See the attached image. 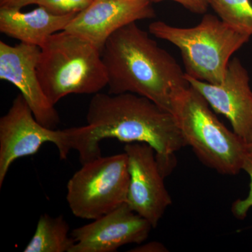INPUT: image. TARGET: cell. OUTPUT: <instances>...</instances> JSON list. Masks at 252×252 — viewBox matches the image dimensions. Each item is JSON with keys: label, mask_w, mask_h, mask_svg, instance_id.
Here are the masks:
<instances>
[{"label": "cell", "mask_w": 252, "mask_h": 252, "mask_svg": "<svg viewBox=\"0 0 252 252\" xmlns=\"http://www.w3.org/2000/svg\"><path fill=\"white\" fill-rule=\"evenodd\" d=\"M81 165L67 187L66 198L74 216L95 220L126 203L130 174L125 152Z\"/></svg>", "instance_id": "obj_7"}, {"label": "cell", "mask_w": 252, "mask_h": 252, "mask_svg": "<svg viewBox=\"0 0 252 252\" xmlns=\"http://www.w3.org/2000/svg\"><path fill=\"white\" fill-rule=\"evenodd\" d=\"M101 54L109 94H139L171 112L172 91L189 84L171 55L136 23L114 32Z\"/></svg>", "instance_id": "obj_1"}, {"label": "cell", "mask_w": 252, "mask_h": 252, "mask_svg": "<svg viewBox=\"0 0 252 252\" xmlns=\"http://www.w3.org/2000/svg\"><path fill=\"white\" fill-rule=\"evenodd\" d=\"M40 52L39 46L0 41V79L17 88L37 122L56 129L61 122L59 114L43 90L36 71Z\"/></svg>", "instance_id": "obj_10"}, {"label": "cell", "mask_w": 252, "mask_h": 252, "mask_svg": "<svg viewBox=\"0 0 252 252\" xmlns=\"http://www.w3.org/2000/svg\"><path fill=\"white\" fill-rule=\"evenodd\" d=\"M151 0H94L64 31L90 41L102 52L109 37L124 26L155 16Z\"/></svg>", "instance_id": "obj_12"}, {"label": "cell", "mask_w": 252, "mask_h": 252, "mask_svg": "<svg viewBox=\"0 0 252 252\" xmlns=\"http://www.w3.org/2000/svg\"><path fill=\"white\" fill-rule=\"evenodd\" d=\"M130 184L126 203L157 228L172 200L164 185V177L156 152L145 143L126 144Z\"/></svg>", "instance_id": "obj_8"}, {"label": "cell", "mask_w": 252, "mask_h": 252, "mask_svg": "<svg viewBox=\"0 0 252 252\" xmlns=\"http://www.w3.org/2000/svg\"><path fill=\"white\" fill-rule=\"evenodd\" d=\"M76 15H56L40 6L27 12L0 7V32L21 43L41 48L50 36L64 31Z\"/></svg>", "instance_id": "obj_13"}, {"label": "cell", "mask_w": 252, "mask_h": 252, "mask_svg": "<svg viewBox=\"0 0 252 252\" xmlns=\"http://www.w3.org/2000/svg\"><path fill=\"white\" fill-rule=\"evenodd\" d=\"M69 225L62 215L53 217L41 215L35 232L24 252H70L74 245L69 236Z\"/></svg>", "instance_id": "obj_14"}, {"label": "cell", "mask_w": 252, "mask_h": 252, "mask_svg": "<svg viewBox=\"0 0 252 252\" xmlns=\"http://www.w3.org/2000/svg\"><path fill=\"white\" fill-rule=\"evenodd\" d=\"M223 22L252 35V4L250 0H208Z\"/></svg>", "instance_id": "obj_15"}, {"label": "cell", "mask_w": 252, "mask_h": 252, "mask_svg": "<svg viewBox=\"0 0 252 252\" xmlns=\"http://www.w3.org/2000/svg\"><path fill=\"white\" fill-rule=\"evenodd\" d=\"M151 1L158 2L164 0H151ZM170 1L179 3L189 11L198 14H205L210 6L208 0H170Z\"/></svg>", "instance_id": "obj_18"}, {"label": "cell", "mask_w": 252, "mask_h": 252, "mask_svg": "<svg viewBox=\"0 0 252 252\" xmlns=\"http://www.w3.org/2000/svg\"><path fill=\"white\" fill-rule=\"evenodd\" d=\"M94 0H38L37 6L56 15L78 14L87 9Z\"/></svg>", "instance_id": "obj_16"}, {"label": "cell", "mask_w": 252, "mask_h": 252, "mask_svg": "<svg viewBox=\"0 0 252 252\" xmlns=\"http://www.w3.org/2000/svg\"><path fill=\"white\" fill-rule=\"evenodd\" d=\"M129 252H168L166 247L159 242H150V243L140 244L138 247L132 249Z\"/></svg>", "instance_id": "obj_19"}, {"label": "cell", "mask_w": 252, "mask_h": 252, "mask_svg": "<svg viewBox=\"0 0 252 252\" xmlns=\"http://www.w3.org/2000/svg\"><path fill=\"white\" fill-rule=\"evenodd\" d=\"M36 71L54 105L69 94H97L108 84L101 51L66 31L50 36L41 48Z\"/></svg>", "instance_id": "obj_4"}, {"label": "cell", "mask_w": 252, "mask_h": 252, "mask_svg": "<svg viewBox=\"0 0 252 252\" xmlns=\"http://www.w3.org/2000/svg\"><path fill=\"white\" fill-rule=\"evenodd\" d=\"M246 147L248 153H252V143L246 144Z\"/></svg>", "instance_id": "obj_21"}, {"label": "cell", "mask_w": 252, "mask_h": 252, "mask_svg": "<svg viewBox=\"0 0 252 252\" xmlns=\"http://www.w3.org/2000/svg\"><path fill=\"white\" fill-rule=\"evenodd\" d=\"M149 31L180 50L187 75L214 84L223 82L230 58L252 36L211 14H205L194 27L158 21L151 23Z\"/></svg>", "instance_id": "obj_5"}, {"label": "cell", "mask_w": 252, "mask_h": 252, "mask_svg": "<svg viewBox=\"0 0 252 252\" xmlns=\"http://www.w3.org/2000/svg\"><path fill=\"white\" fill-rule=\"evenodd\" d=\"M86 121L98 145L109 138L149 144L165 177L175 167L176 152L187 146L173 114L137 94H94Z\"/></svg>", "instance_id": "obj_2"}, {"label": "cell", "mask_w": 252, "mask_h": 252, "mask_svg": "<svg viewBox=\"0 0 252 252\" xmlns=\"http://www.w3.org/2000/svg\"><path fill=\"white\" fill-rule=\"evenodd\" d=\"M171 113L187 145L204 165L221 175H235L243 170L246 143L219 120L189 84L172 91Z\"/></svg>", "instance_id": "obj_3"}, {"label": "cell", "mask_w": 252, "mask_h": 252, "mask_svg": "<svg viewBox=\"0 0 252 252\" xmlns=\"http://www.w3.org/2000/svg\"><path fill=\"white\" fill-rule=\"evenodd\" d=\"M153 227L127 203L72 230L70 252H115L130 244L147 240Z\"/></svg>", "instance_id": "obj_11"}, {"label": "cell", "mask_w": 252, "mask_h": 252, "mask_svg": "<svg viewBox=\"0 0 252 252\" xmlns=\"http://www.w3.org/2000/svg\"><path fill=\"white\" fill-rule=\"evenodd\" d=\"M243 170L250 177V190L248 196L238 199L232 205V213L238 220H243L248 215L249 210L252 207V153H248L244 161Z\"/></svg>", "instance_id": "obj_17"}, {"label": "cell", "mask_w": 252, "mask_h": 252, "mask_svg": "<svg viewBox=\"0 0 252 252\" xmlns=\"http://www.w3.org/2000/svg\"><path fill=\"white\" fill-rule=\"evenodd\" d=\"M38 0H0V7L21 9L28 5L36 4Z\"/></svg>", "instance_id": "obj_20"}, {"label": "cell", "mask_w": 252, "mask_h": 252, "mask_svg": "<svg viewBox=\"0 0 252 252\" xmlns=\"http://www.w3.org/2000/svg\"><path fill=\"white\" fill-rule=\"evenodd\" d=\"M92 131L89 124L64 130L46 127L36 121L22 94H18L0 119V187L16 160L34 155L44 144H54L61 160L72 150L77 151L81 165L94 160L97 149Z\"/></svg>", "instance_id": "obj_6"}, {"label": "cell", "mask_w": 252, "mask_h": 252, "mask_svg": "<svg viewBox=\"0 0 252 252\" xmlns=\"http://www.w3.org/2000/svg\"><path fill=\"white\" fill-rule=\"evenodd\" d=\"M185 77L215 112L229 121L236 135L246 144L252 143V91L248 71L240 60H230L220 84L198 80L186 74Z\"/></svg>", "instance_id": "obj_9"}]
</instances>
